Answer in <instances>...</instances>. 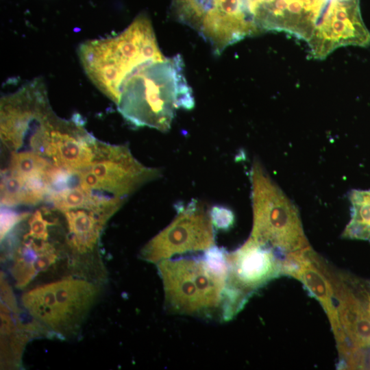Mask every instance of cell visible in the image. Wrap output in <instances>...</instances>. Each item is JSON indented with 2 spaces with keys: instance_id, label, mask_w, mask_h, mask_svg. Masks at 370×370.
<instances>
[{
  "instance_id": "19",
  "label": "cell",
  "mask_w": 370,
  "mask_h": 370,
  "mask_svg": "<svg viewBox=\"0 0 370 370\" xmlns=\"http://www.w3.org/2000/svg\"><path fill=\"white\" fill-rule=\"evenodd\" d=\"M368 361H369V367H370V354H369V358H368Z\"/></svg>"
},
{
  "instance_id": "16",
  "label": "cell",
  "mask_w": 370,
  "mask_h": 370,
  "mask_svg": "<svg viewBox=\"0 0 370 370\" xmlns=\"http://www.w3.org/2000/svg\"><path fill=\"white\" fill-rule=\"evenodd\" d=\"M29 213H17L6 207L1 208V238H4L13 228L25 218Z\"/></svg>"
},
{
  "instance_id": "4",
  "label": "cell",
  "mask_w": 370,
  "mask_h": 370,
  "mask_svg": "<svg viewBox=\"0 0 370 370\" xmlns=\"http://www.w3.org/2000/svg\"><path fill=\"white\" fill-rule=\"evenodd\" d=\"M253 226L250 237L277 254L310 247L297 209L255 160L251 170Z\"/></svg>"
},
{
  "instance_id": "1",
  "label": "cell",
  "mask_w": 370,
  "mask_h": 370,
  "mask_svg": "<svg viewBox=\"0 0 370 370\" xmlns=\"http://www.w3.org/2000/svg\"><path fill=\"white\" fill-rule=\"evenodd\" d=\"M116 105L123 118L136 126L169 131L177 110L195 106L181 56L140 66L123 84Z\"/></svg>"
},
{
  "instance_id": "18",
  "label": "cell",
  "mask_w": 370,
  "mask_h": 370,
  "mask_svg": "<svg viewBox=\"0 0 370 370\" xmlns=\"http://www.w3.org/2000/svg\"><path fill=\"white\" fill-rule=\"evenodd\" d=\"M210 214L214 226L218 229L227 230L233 225L234 214L225 207L213 206L210 208Z\"/></svg>"
},
{
  "instance_id": "12",
  "label": "cell",
  "mask_w": 370,
  "mask_h": 370,
  "mask_svg": "<svg viewBox=\"0 0 370 370\" xmlns=\"http://www.w3.org/2000/svg\"><path fill=\"white\" fill-rule=\"evenodd\" d=\"M15 238L12 247L11 274L16 286L24 288L41 273L47 271L57 263L60 256L59 243L52 236L37 238L26 231Z\"/></svg>"
},
{
  "instance_id": "2",
  "label": "cell",
  "mask_w": 370,
  "mask_h": 370,
  "mask_svg": "<svg viewBox=\"0 0 370 370\" xmlns=\"http://www.w3.org/2000/svg\"><path fill=\"white\" fill-rule=\"evenodd\" d=\"M201 258L163 260L157 263L164 306L174 314L224 319L228 267L225 253L216 245Z\"/></svg>"
},
{
  "instance_id": "8",
  "label": "cell",
  "mask_w": 370,
  "mask_h": 370,
  "mask_svg": "<svg viewBox=\"0 0 370 370\" xmlns=\"http://www.w3.org/2000/svg\"><path fill=\"white\" fill-rule=\"evenodd\" d=\"M225 259L228 267L227 309L232 317L254 292L282 275V258L250 236L235 251H226Z\"/></svg>"
},
{
  "instance_id": "6",
  "label": "cell",
  "mask_w": 370,
  "mask_h": 370,
  "mask_svg": "<svg viewBox=\"0 0 370 370\" xmlns=\"http://www.w3.org/2000/svg\"><path fill=\"white\" fill-rule=\"evenodd\" d=\"M161 175L160 169L146 166L137 160L127 146L101 141L91 164L77 172L81 187L107 198H127Z\"/></svg>"
},
{
  "instance_id": "10",
  "label": "cell",
  "mask_w": 370,
  "mask_h": 370,
  "mask_svg": "<svg viewBox=\"0 0 370 370\" xmlns=\"http://www.w3.org/2000/svg\"><path fill=\"white\" fill-rule=\"evenodd\" d=\"M323 259L310 247L286 254L282 260V273L300 281L321 305L330 321L338 353L348 346L341 326L330 280Z\"/></svg>"
},
{
  "instance_id": "7",
  "label": "cell",
  "mask_w": 370,
  "mask_h": 370,
  "mask_svg": "<svg viewBox=\"0 0 370 370\" xmlns=\"http://www.w3.org/2000/svg\"><path fill=\"white\" fill-rule=\"evenodd\" d=\"M214 227L210 209L194 199L178 206L171 223L142 248L140 258L157 264L177 254L205 251L215 245Z\"/></svg>"
},
{
  "instance_id": "11",
  "label": "cell",
  "mask_w": 370,
  "mask_h": 370,
  "mask_svg": "<svg viewBox=\"0 0 370 370\" xmlns=\"http://www.w3.org/2000/svg\"><path fill=\"white\" fill-rule=\"evenodd\" d=\"M325 272L332 286L339 322L348 347L358 356L370 349V317L347 280L346 273L333 269L325 260Z\"/></svg>"
},
{
  "instance_id": "17",
  "label": "cell",
  "mask_w": 370,
  "mask_h": 370,
  "mask_svg": "<svg viewBox=\"0 0 370 370\" xmlns=\"http://www.w3.org/2000/svg\"><path fill=\"white\" fill-rule=\"evenodd\" d=\"M347 280L363 302L370 317V281L346 273Z\"/></svg>"
},
{
  "instance_id": "9",
  "label": "cell",
  "mask_w": 370,
  "mask_h": 370,
  "mask_svg": "<svg viewBox=\"0 0 370 370\" xmlns=\"http://www.w3.org/2000/svg\"><path fill=\"white\" fill-rule=\"evenodd\" d=\"M340 0H269L262 13V31L291 33L308 45L326 27Z\"/></svg>"
},
{
  "instance_id": "14",
  "label": "cell",
  "mask_w": 370,
  "mask_h": 370,
  "mask_svg": "<svg viewBox=\"0 0 370 370\" xmlns=\"http://www.w3.org/2000/svg\"><path fill=\"white\" fill-rule=\"evenodd\" d=\"M352 217L343 237L370 241V190L352 191Z\"/></svg>"
},
{
  "instance_id": "5",
  "label": "cell",
  "mask_w": 370,
  "mask_h": 370,
  "mask_svg": "<svg viewBox=\"0 0 370 370\" xmlns=\"http://www.w3.org/2000/svg\"><path fill=\"white\" fill-rule=\"evenodd\" d=\"M98 294L99 288L93 282L68 276L26 291L22 303L37 322L69 336L79 329Z\"/></svg>"
},
{
  "instance_id": "13",
  "label": "cell",
  "mask_w": 370,
  "mask_h": 370,
  "mask_svg": "<svg viewBox=\"0 0 370 370\" xmlns=\"http://www.w3.org/2000/svg\"><path fill=\"white\" fill-rule=\"evenodd\" d=\"M60 212L66 223L67 245L71 252L77 256L96 249L105 224L115 213L104 206L95 204Z\"/></svg>"
},
{
  "instance_id": "3",
  "label": "cell",
  "mask_w": 370,
  "mask_h": 370,
  "mask_svg": "<svg viewBox=\"0 0 370 370\" xmlns=\"http://www.w3.org/2000/svg\"><path fill=\"white\" fill-rule=\"evenodd\" d=\"M78 53L88 78L115 103L119 101L123 84L135 71L143 65L165 58L145 14L138 16L115 36L82 43Z\"/></svg>"
},
{
  "instance_id": "15",
  "label": "cell",
  "mask_w": 370,
  "mask_h": 370,
  "mask_svg": "<svg viewBox=\"0 0 370 370\" xmlns=\"http://www.w3.org/2000/svg\"><path fill=\"white\" fill-rule=\"evenodd\" d=\"M45 198L31 188L22 178L1 173V204L11 208L19 205H36Z\"/></svg>"
}]
</instances>
